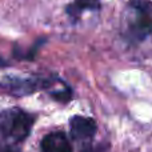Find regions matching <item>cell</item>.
Here are the masks:
<instances>
[{"instance_id":"cell-1","label":"cell","mask_w":152,"mask_h":152,"mask_svg":"<svg viewBox=\"0 0 152 152\" xmlns=\"http://www.w3.org/2000/svg\"><path fill=\"white\" fill-rule=\"evenodd\" d=\"M123 26L129 42L140 43L152 37V1L128 0L123 11Z\"/></svg>"},{"instance_id":"cell-2","label":"cell","mask_w":152,"mask_h":152,"mask_svg":"<svg viewBox=\"0 0 152 152\" xmlns=\"http://www.w3.org/2000/svg\"><path fill=\"white\" fill-rule=\"evenodd\" d=\"M34 126V116L21 110L5 111L0 116V135L12 142H23L27 139Z\"/></svg>"},{"instance_id":"cell-3","label":"cell","mask_w":152,"mask_h":152,"mask_svg":"<svg viewBox=\"0 0 152 152\" xmlns=\"http://www.w3.org/2000/svg\"><path fill=\"white\" fill-rule=\"evenodd\" d=\"M48 81L44 79H29V77H5L0 83V87L4 88L8 94L15 96H24L37 91L42 87H47Z\"/></svg>"},{"instance_id":"cell-4","label":"cell","mask_w":152,"mask_h":152,"mask_svg":"<svg viewBox=\"0 0 152 152\" xmlns=\"http://www.w3.org/2000/svg\"><path fill=\"white\" fill-rule=\"evenodd\" d=\"M97 129L96 121L91 118L74 116L71 119V135L76 142H88L95 136Z\"/></svg>"},{"instance_id":"cell-5","label":"cell","mask_w":152,"mask_h":152,"mask_svg":"<svg viewBox=\"0 0 152 152\" xmlns=\"http://www.w3.org/2000/svg\"><path fill=\"white\" fill-rule=\"evenodd\" d=\"M43 152H72L71 143L64 132H51L42 140Z\"/></svg>"},{"instance_id":"cell-6","label":"cell","mask_w":152,"mask_h":152,"mask_svg":"<svg viewBox=\"0 0 152 152\" xmlns=\"http://www.w3.org/2000/svg\"><path fill=\"white\" fill-rule=\"evenodd\" d=\"M100 10V0H75L69 5H67L66 12L72 19L77 20L83 13L92 12Z\"/></svg>"},{"instance_id":"cell-7","label":"cell","mask_w":152,"mask_h":152,"mask_svg":"<svg viewBox=\"0 0 152 152\" xmlns=\"http://www.w3.org/2000/svg\"><path fill=\"white\" fill-rule=\"evenodd\" d=\"M0 152H20V151L11 147V145H8V147H0Z\"/></svg>"}]
</instances>
